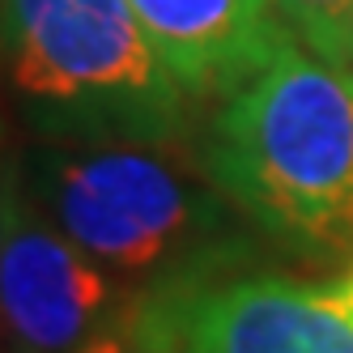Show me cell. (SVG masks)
<instances>
[{"label": "cell", "mask_w": 353, "mask_h": 353, "mask_svg": "<svg viewBox=\"0 0 353 353\" xmlns=\"http://www.w3.org/2000/svg\"><path fill=\"white\" fill-rule=\"evenodd\" d=\"M209 166L272 239L353 251V72L285 39L225 98Z\"/></svg>", "instance_id": "obj_1"}, {"label": "cell", "mask_w": 353, "mask_h": 353, "mask_svg": "<svg viewBox=\"0 0 353 353\" xmlns=\"http://www.w3.org/2000/svg\"><path fill=\"white\" fill-rule=\"evenodd\" d=\"M0 56L21 94L154 132L179 115V81L128 0H0Z\"/></svg>", "instance_id": "obj_2"}, {"label": "cell", "mask_w": 353, "mask_h": 353, "mask_svg": "<svg viewBox=\"0 0 353 353\" xmlns=\"http://www.w3.org/2000/svg\"><path fill=\"white\" fill-rule=\"evenodd\" d=\"M56 225L111 276H141L205 230L209 200L192 179L145 145H94L56 154L47 166Z\"/></svg>", "instance_id": "obj_3"}, {"label": "cell", "mask_w": 353, "mask_h": 353, "mask_svg": "<svg viewBox=\"0 0 353 353\" xmlns=\"http://www.w3.org/2000/svg\"><path fill=\"white\" fill-rule=\"evenodd\" d=\"M115 276L9 179L0 239V332L17 353H77L107 332Z\"/></svg>", "instance_id": "obj_4"}, {"label": "cell", "mask_w": 353, "mask_h": 353, "mask_svg": "<svg viewBox=\"0 0 353 353\" xmlns=\"http://www.w3.org/2000/svg\"><path fill=\"white\" fill-rule=\"evenodd\" d=\"M174 353H353V315L327 294L285 276H243L188 294L158 315Z\"/></svg>", "instance_id": "obj_5"}, {"label": "cell", "mask_w": 353, "mask_h": 353, "mask_svg": "<svg viewBox=\"0 0 353 353\" xmlns=\"http://www.w3.org/2000/svg\"><path fill=\"white\" fill-rule=\"evenodd\" d=\"M183 94H234L276 56L290 30L272 0H128Z\"/></svg>", "instance_id": "obj_6"}, {"label": "cell", "mask_w": 353, "mask_h": 353, "mask_svg": "<svg viewBox=\"0 0 353 353\" xmlns=\"http://www.w3.org/2000/svg\"><path fill=\"white\" fill-rule=\"evenodd\" d=\"M285 30L323 64L353 72V0H272Z\"/></svg>", "instance_id": "obj_7"}, {"label": "cell", "mask_w": 353, "mask_h": 353, "mask_svg": "<svg viewBox=\"0 0 353 353\" xmlns=\"http://www.w3.org/2000/svg\"><path fill=\"white\" fill-rule=\"evenodd\" d=\"M327 294H332V298L341 302V307H345V311L353 315V264H349V268H345V272L336 276L332 285H327Z\"/></svg>", "instance_id": "obj_8"}, {"label": "cell", "mask_w": 353, "mask_h": 353, "mask_svg": "<svg viewBox=\"0 0 353 353\" xmlns=\"http://www.w3.org/2000/svg\"><path fill=\"white\" fill-rule=\"evenodd\" d=\"M77 353H128L123 349V336L119 332H103V336H94L85 349H77Z\"/></svg>", "instance_id": "obj_9"}, {"label": "cell", "mask_w": 353, "mask_h": 353, "mask_svg": "<svg viewBox=\"0 0 353 353\" xmlns=\"http://www.w3.org/2000/svg\"><path fill=\"white\" fill-rule=\"evenodd\" d=\"M5 200H9V179H5V166H0V239H5Z\"/></svg>", "instance_id": "obj_10"}]
</instances>
